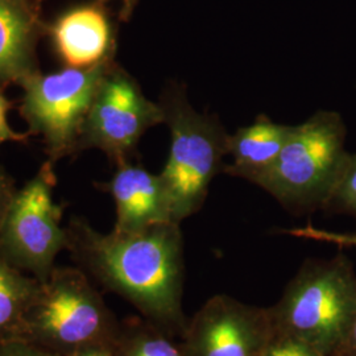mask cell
<instances>
[{
    "mask_svg": "<svg viewBox=\"0 0 356 356\" xmlns=\"http://www.w3.org/2000/svg\"><path fill=\"white\" fill-rule=\"evenodd\" d=\"M114 344L118 356H184L173 337L144 317L120 321Z\"/></svg>",
    "mask_w": 356,
    "mask_h": 356,
    "instance_id": "15",
    "label": "cell"
},
{
    "mask_svg": "<svg viewBox=\"0 0 356 356\" xmlns=\"http://www.w3.org/2000/svg\"><path fill=\"white\" fill-rule=\"evenodd\" d=\"M36 1H38V3H40V1H41V0H36Z\"/></svg>",
    "mask_w": 356,
    "mask_h": 356,
    "instance_id": "25",
    "label": "cell"
},
{
    "mask_svg": "<svg viewBox=\"0 0 356 356\" xmlns=\"http://www.w3.org/2000/svg\"><path fill=\"white\" fill-rule=\"evenodd\" d=\"M116 165L113 178L98 185L114 200L115 231L136 232L160 223H176L160 175H153L143 166L132 165L129 161Z\"/></svg>",
    "mask_w": 356,
    "mask_h": 356,
    "instance_id": "11",
    "label": "cell"
},
{
    "mask_svg": "<svg viewBox=\"0 0 356 356\" xmlns=\"http://www.w3.org/2000/svg\"><path fill=\"white\" fill-rule=\"evenodd\" d=\"M108 61L89 69L66 67L61 72L29 78L23 85L20 115L31 134L42 136L53 164L79 152L78 145L85 119Z\"/></svg>",
    "mask_w": 356,
    "mask_h": 356,
    "instance_id": "7",
    "label": "cell"
},
{
    "mask_svg": "<svg viewBox=\"0 0 356 356\" xmlns=\"http://www.w3.org/2000/svg\"><path fill=\"white\" fill-rule=\"evenodd\" d=\"M269 309L275 335L298 339L332 355L356 312V273L351 260H306Z\"/></svg>",
    "mask_w": 356,
    "mask_h": 356,
    "instance_id": "2",
    "label": "cell"
},
{
    "mask_svg": "<svg viewBox=\"0 0 356 356\" xmlns=\"http://www.w3.org/2000/svg\"><path fill=\"white\" fill-rule=\"evenodd\" d=\"M323 210L356 218V153H347L337 185Z\"/></svg>",
    "mask_w": 356,
    "mask_h": 356,
    "instance_id": "16",
    "label": "cell"
},
{
    "mask_svg": "<svg viewBox=\"0 0 356 356\" xmlns=\"http://www.w3.org/2000/svg\"><path fill=\"white\" fill-rule=\"evenodd\" d=\"M160 123H165L163 106L149 101L138 81L114 61L95 92L78 149L98 148L120 164L134 154L144 132Z\"/></svg>",
    "mask_w": 356,
    "mask_h": 356,
    "instance_id": "8",
    "label": "cell"
},
{
    "mask_svg": "<svg viewBox=\"0 0 356 356\" xmlns=\"http://www.w3.org/2000/svg\"><path fill=\"white\" fill-rule=\"evenodd\" d=\"M0 356H60L32 343L24 338H13L0 342Z\"/></svg>",
    "mask_w": 356,
    "mask_h": 356,
    "instance_id": "19",
    "label": "cell"
},
{
    "mask_svg": "<svg viewBox=\"0 0 356 356\" xmlns=\"http://www.w3.org/2000/svg\"><path fill=\"white\" fill-rule=\"evenodd\" d=\"M66 229L67 251L90 280L124 298L170 337H182L188 319L182 309L185 263L179 223L102 234L83 218H72Z\"/></svg>",
    "mask_w": 356,
    "mask_h": 356,
    "instance_id": "1",
    "label": "cell"
},
{
    "mask_svg": "<svg viewBox=\"0 0 356 356\" xmlns=\"http://www.w3.org/2000/svg\"><path fill=\"white\" fill-rule=\"evenodd\" d=\"M41 281L13 267L0 254V342L19 338L26 310Z\"/></svg>",
    "mask_w": 356,
    "mask_h": 356,
    "instance_id": "14",
    "label": "cell"
},
{
    "mask_svg": "<svg viewBox=\"0 0 356 356\" xmlns=\"http://www.w3.org/2000/svg\"><path fill=\"white\" fill-rule=\"evenodd\" d=\"M47 29L31 0H0V86H23L40 73L36 48Z\"/></svg>",
    "mask_w": 356,
    "mask_h": 356,
    "instance_id": "12",
    "label": "cell"
},
{
    "mask_svg": "<svg viewBox=\"0 0 356 356\" xmlns=\"http://www.w3.org/2000/svg\"><path fill=\"white\" fill-rule=\"evenodd\" d=\"M53 163L16 191L0 225V254L13 267L44 282L54 269L57 254L69 247L63 227L64 206L53 200L56 186Z\"/></svg>",
    "mask_w": 356,
    "mask_h": 356,
    "instance_id": "6",
    "label": "cell"
},
{
    "mask_svg": "<svg viewBox=\"0 0 356 356\" xmlns=\"http://www.w3.org/2000/svg\"><path fill=\"white\" fill-rule=\"evenodd\" d=\"M16 188L11 176L0 165V225L7 213V209L13 201Z\"/></svg>",
    "mask_w": 356,
    "mask_h": 356,
    "instance_id": "21",
    "label": "cell"
},
{
    "mask_svg": "<svg viewBox=\"0 0 356 356\" xmlns=\"http://www.w3.org/2000/svg\"><path fill=\"white\" fill-rule=\"evenodd\" d=\"M275 338L268 307L216 294L188 321L184 356H266Z\"/></svg>",
    "mask_w": 356,
    "mask_h": 356,
    "instance_id": "9",
    "label": "cell"
},
{
    "mask_svg": "<svg viewBox=\"0 0 356 356\" xmlns=\"http://www.w3.org/2000/svg\"><path fill=\"white\" fill-rule=\"evenodd\" d=\"M288 235H292L301 239H309L316 242L332 243L339 247H354L356 248V234H344V232H334L327 229H321L307 225L305 227L285 229Z\"/></svg>",
    "mask_w": 356,
    "mask_h": 356,
    "instance_id": "17",
    "label": "cell"
},
{
    "mask_svg": "<svg viewBox=\"0 0 356 356\" xmlns=\"http://www.w3.org/2000/svg\"><path fill=\"white\" fill-rule=\"evenodd\" d=\"M114 341L90 344L78 350L70 356H118L115 350Z\"/></svg>",
    "mask_w": 356,
    "mask_h": 356,
    "instance_id": "23",
    "label": "cell"
},
{
    "mask_svg": "<svg viewBox=\"0 0 356 356\" xmlns=\"http://www.w3.org/2000/svg\"><path fill=\"white\" fill-rule=\"evenodd\" d=\"M160 104L170 129V149L160 173L176 223L204 204L210 182L223 172L229 134L219 120L197 113L181 88L166 90Z\"/></svg>",
    "mask_w": 356,
    "mask_h": 356,
    "instance_id": "5",
    "label": "cell"
},
{
    "mask_svg": "<svg viewBox=\"0 0 356 356\" xmlns=\"http://www.w3.org/2000/svg\"><path fill=\"white\" fill-rule=\"evenodd\" d=\"M292 126L279 124L267 115H259L250 126L229 135V154L232 163L223 172L254 182L279 157Z\"/></svg>",
    "mask_w": 356,
    "mask_h": 356,
    "instance_id": "13",
    "label": "cell"
},
{
    "mask_svg": "<svg viewBox=\"0 0 356 356\" xmlns=\"http://www.w3.org/2000/svg\"><path fill=\"white\" fill-rule=\"evenodd\" d=\"M266 356H331L310 344L288 337L275 335Z\"/></svg>",
    "mask_w": 356,
    "mask_h": 356,
    "instance_id": "18",
    "label": "cell"
},
{
    "mask_svg": "<svg viewBox=\"0 0 356 356\" xmlns=\"http://www.w3.org/2000/svg\"><path fill=\"white\" fill-rule=\"evenodd\" d=\"M11 108V103L4 97L0 89V144L7 143V141H13V143H24L32 135L31 132L26 134H20L11 128L8 123V111Z\"/></svg>",
    "mask_w": 356,
    "mask_h": 356,
    "instance_id": "20",
    "label": "cell"
},
{
    "mask_svg": "<svg viewBox=\"0 0 356 356\" xmlns=\"http://www.w3.org/2000/svg\"><path fill=\"white\" fill-rule=\"evenodd\" d=\"M47 33L66 67L89 69L114 60V26L102 3L70 8L48 26Z\"/></svg>",
    "mask_w": 356,
    "mask_h": 356,
    "instance_id": "10",
    "label": "cell"
},
{
    "mask_svg": "<svg viewBox=\"0 0 356 356\" xmlns=\"http://www.w3.org/2000/svg\"><path fill=\"white\" fill-rule=\"evenodd\" d=\"M346 126L334 111H318L292 126L279 157L254 185L288 209H323L341 175L347 153Z\"/></svg>",
    "mask_w": 356,
    "mask_h": 356,
    "instance_id": "4",
    "label": "cell"
},
{
    "mask_svg": "<svg viewBox=\"0 0 356 356\" xmlns=\"http://www.w3.org/2000/svg\"><path fill=\"white\" fill-rule=\"evenodd\" d=\"M120 321L78 267H54L28 307L19 338L60 356L114 341Z\"/></svg>",
    "mask_w": 356,
    "mask_h": 356,
    "instance_id": "3",
    "label": "cell"
},
{
    "mask_svg": "<svg viewBox=\"0 0 356 356\" xmlns=\"http://www.w3.org/2000/svg\"><path fill=\"white\" fill-rule=\"evenodd\" d=\"M331 356H356V312L342 343Z\"/></svg>",
    "mask_w": 356,
    "mask_h": 356,
    "instance_id": "22",
    "label": "cell"
},
{
    "mask_svg": "<svg viewBox=\"0 0 356 356\" xmlns=\"http://www.w3.org/2000/svg\"><path fill=\"white\" fill-rule=\"evenodd\" d=\"M99 3H104L107 0H98ZM138 4V0H122V11H120V17L123 20H128L131 15L134 13L135 7Z\"/></svg>",
    "mask_w": 356,
    "mask_h": 356,
    "instance_id": "24",
    "label": "cell"
}]
</instances>
